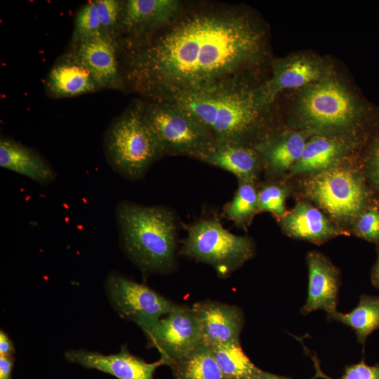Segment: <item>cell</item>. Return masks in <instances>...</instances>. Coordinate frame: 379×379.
Returning <instances> with one entry per match:
<instances>
[{
	"instance_id": "cell-12",
	"label": "cell",
	"mask_w": 379,
	"mask_h": 379,
	"mask_svg": "<svg viewBox=\"0 0 379 379\" xmlns=\"http://www.w3.org/2000/svg\"><path fill=\"white\" fill-rule=\"evenodd\" d=\"M302 113L311 123L321 126H344L354 119L352 97L338 84L324 82L310 88L302 100Z\"/></svg>"
},
{
	"instance_id": "cell-24",
	"label": "cell",
	"mask_w": 379,
	"mask_h": 379,
	"mask_svg": "<svg viewBox=\"0 0 379 379\" xmlns=\"http://www.w3.org/2000/svg\"><path fill=\"white\" fill-rule=\"evenodd\" d=\"M210 348L225 379H264L265 371L250 360L240 342L216 345Z\"/></svg>"
},
{
	"instance_id": "cell-15",
	"label": "cell",
	"mask_w": 379,
	"mask_h": 379,
	"mask_svg": "<svg viewBox=\"0 0 379 379\" xmlns=\"http://www.w3.org/2000/svg\"><path fill=\"white\" fill-rule=\"evenodd\" d=\"M308 267L307 297L301 314L323 310L327 314L336 311L340 286L337 268L323 254L311 251L307 256Z\"/></svg>"
},
{
	"instance_id": "cell-18",
	"label": "cell",
	"mask_w": 379,
	"mask_h": 379,
	"mask_svg": "<svg viewBox=\"0 0 379 379\" xmlns=\"http://www.w3.org/2000/svg\"><path fill=\"white\" fill-rule=\"evenodd\" d=\"M46 88L56 98L72 97L100 90L91 73L72 53L53 66L48 75Z\"/></svg>"
},
{
	"instance_id": "cell-3",
	"label": "cell",
	"mask_w": 379,
	"mask_h": 379,
	"mask_svg": "<svg viewBox=\"0 0 379 379\" xmlns=\"http://www.w3.org/2000/svg\"><path fill=\"white\" fill-rule=\"evenodd\" d=\"M124 251L145 274H163L175 265L178 220L169 208L120 201L115 208Z\"/></svg>"
},
{
	"instance_id": "cell-22",
	"label": "cell",
	"mask_w": 379,
	"mask_h": 379,
	"mask_svg": "<svg viewBox=\"0 0 379 379\" xmlns=\"http://www.w3.org/2000/svg\"><path fill=\"white\" fill-rule=\"evenodd\" d=\"M341 152L342 148L335 140L314 136L306 142L300 159L291 169V174L316 173L334 167Z\"/></svg>"
},
{
	"instance_id": "cell-34",
	"label": "cell",
	"mask_w": 379,
	"mask_h": 379,
	"mask_svg": "<svg viewBox=\"0 0 379 379\" xmlns=\"http://www.w3.org/2000/svg\"><path fill=\"white\" fill-rule=\"evenodd\" d=\"M15 347L8 335L3 330L0 331V355L13 356Z\"/></svg>"
},
{
	"instance_id": "cell-23",
	"label": "cell",
	"mask_w": 379,
	"mask_h": 379,
	"mask_svg": "<svg viewBox=\"0 0 379 379\" xmlns=\"http://www.w3.org/2000/svg\"><path fill=\"white\" fill-rule=\"evenodd\" d=\"M170 366L174 379H225L211 349L204 343L173 362Z\"/></svg>"
},
{
	"instance_id": "cell-16",
	"label": "cell",
	"mask_w": 379,
	"mask_h": 379,
	"mask_svg": "<svg viewBox=\"0 0 379 379\" xmlns=\"http://www.w3.org/2000/svg\"><path fill=\"white\" fill-rule=\"evenodd\" d=\"M284 232L293 237L321 244L338 235L348 234L336 227L318 208L298 203L280 220Z\"/></svg>"
},
{
	"instance_id": "cell-25",
	"label": "cell",
	"mask_w": 379,
	"mask_h": 379,
	"mask_svg": "<svg viewBox=\"0 0 379 379\" xmlns=\"http://www.w3.org/2000/svg\"><path fill=\"white\" fill-rule=\"evenodd\" d=\"M327 318L352 328L358 342L364 347L368 335L379 328V296L362 295L357 306L350 312L336 310L327 314Z\"/></svg>"
},
{
	"instance_id": "cell-10",
	"label": "cell",
	"mask_w": 379,
	"mask_h": 379,
	"mask_svg": "<svg viewBox=\"0 0 379 379\" xmlns=\"http://www.w3.org/2000/svg\"><path fill=\"white\" fill-rule=\"evenodd\" d=\"M119 46L114 35L105 32L74 44L72 55L91 74L100 89L124 87L118 60Z\"/></svg>"
},
{
	"instance_id": "cell-28",
	"label": "cell",
	"mask_w": 379,
	"mask_h": 379,
	"mask_svg": "<svg viewBox=\"0 0 379 379\" xmlns=\"http://www.w3.org/2000/svg\"><path fill=\"white\" fill-rule=\"evenodd\" d=\"M287 189L278 184H267L258 192L260 211L272 213L281 218L286 213L285 209Z\"/></svg>"
},
{
	"instance_id": "cell-11",
	"label": "cell",
	"mask_w": 379,
	"mask_h": 379,
	"mask_svg": "<svg viewBox=\"0 0 379 379\" xmlns=\"http://www.w3.org/2000/svg\"><path fill=\"white\" fill-rule=\"evenodd\" d=\"M184 2L178 0L123 1L119 29L128 35L126 44L142 41L171 23Z\"/></svg>"
},
{
	"instance_id": "cell-7",
	"label": "cell",
	"mask_w": 379,
	"mask_h": 379,
	"mask_svg": "<svg viewBox=\"0 0 379 379\" xmlns=\"http://www.w3.org/2000/svg\"><path fill=\"white\" fill-rule=\"evenodd\" d=\"M307 195L333 218L348 222L362 213L366 190L352 171L332 167L314 173L305 182Z\"/></svg>"
},
{
	"instance_id": "cell-21",
	"label": "cell",
	"mask_w": 379,
	"mask_h": 379,
	"mask_svg": "<svg viewBox=\"0 0 379 379\" xmlns=\"http://www.w3.org/2000/svg\"><path fill=\"white\" fill-rule=\"evenodd\" d=\"M319 76V69L312 62L306 60H296L277 65L273 78L259 89L265 100L270 104L279 90L303 86L317 80Z\"/></svg>"
},
{
	"instance_id": "cell-33",
	"label": "cell",
	"mask_w": 379,
	"mask_h": 379,
	"mask_svg": "<svg viewBox=\"0 0 379 379\" xmlns=\"http://www.w3.org/2000/svg\"><path fill=\"white\" fill-rule=\"evenodd\" d=\"M371 178L379 190V140L373 149L371 161Z\"/></svg>"
},
{
	"instance_id": "cell-17",
	"label": "cell",
	"mask_w": 379,
	"mask_h": 379,
	"mask_svg": "<svg viewBox=\"0 0 379 379\" xmlns=\"http://www.w3.org/2000/svg\"><path fill=\"white\" fill-rule=\"evenodd\" d=\"M0 166L41 185H47L56 178L53 167L40 154L11 138L0 140Z\"/></svg>"
},
{
	"instance_id": "cell-27",
	"label": "cell",
	"mask_w": 379,
	"mask_h": 379,
	"mask_svg": "<svg viewBox=\"0 0 379 379\" xmlns=\"http://www.w3.org/2000/svg\"><path fill=\"white\" fill-rule=\"evenodd\" d=\"M101 32L100 20L94 1L85 4L77 13L72 34V43L91 38Z\"/></svg>"
},
{
	"instance_id": "cell-19",
	"label": "cell",
	"mask_w": 379,
	"mask_h": 379,
	"mask_svg": "<svg viewBox=\"0 0 379 379\" xmlns=\"http://www.w3.org/2000/svg\"><path fill=\"white\" fill-rule=\"evenodd\" d=\"M204 162L234 174L238 180L255 182L262 159L253 147L238 144H215Z\"/></svg>"
},
{
	"instance_id": "cell-9",
	"label": "cell",
	"mask_w": 379,
	"mask_h": 379,
	"mask_svg": "<svg viewBox=\"0 0 379 379\" xmlns=\"http://www.w3.org/2000/svg\"><path fill=\"white\" fill-rule=\"evenodd\" d=\"M146 337L149 345L159 351L160 359L168 366L203 343L192 308L177 305Z\"/></svg>"
},
{
	"instance_id": "cell-4",
	"label": "cell",
	"mask_w": 379,
	"mask_h": 379,
	"mask_svg": "<svg viewBox=\"0 0 379 379\" xmlns=\"http://www.w3.org/2000/svg\"><path fill=\"white\" fill-rule=\"evenodd\" d=\"M107 162L113 171L130 180L144 177L162 157L144 117L143 102L134 101L108 128L104 140Z\"/></svg>"
},
{
	"instance_id": "cell-1",
	"label": "cell",
	"mask_w": 379,
	"mask_h": 379,
	"mask_svg": "<svg viewBox=\"0 0 379 379\" xmlns=\"http://www.w3.org/2000/svg\"><path fill=\"white\" fill-rule=\"evenodd\" d=\"M125 48L124 82L152 100L173 91L250 88L244 72L259 62L264 33L228 4L190 2L168 25Z\"/></svg>"
},
{
	"instance_id": "cell-26",
	"label": "cell",
	"mask_w": 379,
	"mask_h": 379,
	"mask_svg": "<svg viewBox=\"0 0 379 379\" xmlns=\"http://www.w3.org/2000/svg\"><path fill=\"white\" fill-rule=\"evenodd\" d=\"M258 211V192L254 182L238 180L233 199L223 207L225 217L237 227L245 229Z\"/></svg>"
},
{
	"instance_id": "cell-2",
	"label": "cell",
	"mask_w": 379,
	"mask_h": 379,
	"mask_svg": "<svg viewBox=\"0 0 379 379\" xmlns=\"http://www.w3.org/2000/svg\"><path fill=\"white\" fill-rule=\"evenodd\" d=\"M152 100H166L178 105L208 130L215 144L250 147V138L261 126L264 112L269 105L258 88L173 91Z\"/></svg>"
},
{
	"instance_id": "cell-8",
	"label": "cell",
	"mask_w": 379,
	"mask_h": 379,
	"mask_svg": "<svg viewBox=\"0 0 379 379\" xmlns=\"http://www.w3.org/2000/svg\"><path fill=\"white\" fill-rule=\"evenodd\" d=\"M105 291L117 313L138 325L145 335L157 326L163 316L168 314L176 306L147 286L116 272L107 274Z\"/></svg>"
},
{
	"instance_id": "cell-36",
	"label": "cell",
	"mask_w": 379,
	"mask_h": 379,
	"mask_svg": "<svg viewBox=\"0 0 379 379\" xmlns=\"http://www.w3.org/2000/svg\"><path fill=\"white\" fill-rule=\"evenodd\" d=\"M264 379H291V378L265 372Z\"/></svg>"
},
{
	"instance_id": "cell-29",
	"label": "cell",
	"mask_w": 379,
	"mask_h": 379,
	"mask_svg": "<svg viewBox=\"0 0 379 379\" xmlns=\"http://www.w3.org/2000/svg\"><path fill=\"white\" fill-rule=\"evenodd\" d=\"M99 14L102 30L115 36L119 28L123 1L119 0L94 1Z\"/></svg>"
},
{
	"instance_id": "cell-13",
	"label": "cell",
	"mask_w": 379,
	"mask_h": 379,
	"mask_svg": "<svg viewBox=\"0 0 379 379\" xmlns=\"http://www.w3.org/2000/svg\"><path fill=\"white\" fill-rule=\"evenodd\" d=\"M69 362L88 369L108 373L118 379H153L156 369L165 365L162 359L147 363L132 354L126 345L117 354H103L86 350H69L65 352Z\"/></svg>"
},
{
	"instance_id": "cell-20",
	"label": "cell",
	"mask_w": 379,
	"mask_h": 379,
	"mask_svg": "<svg viewBox=\"0 0 379 379\" xmlns=\"http://www.w3.org/2000/svg\"><path fill=\"white\" fill-rule=\"evenodd\" d=\"M306 142L302 133H295L275 140L267 138L255 148L269 170L282 173L291 169L299 161Z\"/></svg>"
},
{
	"instance_id": "cell-35",
	"label": "cell",
	"mask_w": 379,
	"mask_h": 379,
	"mask_svg": "<svg viewBox=\"0 0 379 379\" xmlns=\"http://www.w3.org/2000/svg\"><path fill=\"white\" fill-rule=\"evenodd\" d=\"M371 281L374 286L379 288V255L372 270Z\"/></svg>"
},
{
	"instance_id": "cell-14",
	"label": "cell",
	"mask_w": 379,
	"mask_h": 379,
	"mask_svg": "<svg viewBox=\"0 0 379 379\" xmlns=\"http://www.w3.org/2000/svg\"><path fill=\"white\" fill-rule=\"evenodd\" d=\"M203 343L209 347L228 343H239L244 315L238 307L212 300L194 303Z\"/></svg>"
},
{
	"instance_id": "cell-32",
	"label": "cell",
	"mask_w": 379,
	"mask_h": 379,
	"mask_svg": "<svg viewBox=\"0 0 379 379\" xmlns=\"http://www.w3.org/2000/svg\"><path fill=\"white\" fill-rule=\"evenodd\" d=\"M13 365V356L0 355V379H11Z\"/></svg>"
},
{
	"instance_id": "cell-31",
	"label": "cell",
	"mask_w": 379,
	"mask_h": 379,
	"mask_svg": "<svg viewBox=\"0 0 379 379\" xmlns=\"http://www.w3.org/2000/svg\"><path fill=\"white\" fill-rule=\"evenodd\" d=\"M340 379H379V364L368 366L362 361L349 366Z\"/></svg>"
},
{
	"instance_id": "cell-6",
	"label": "cell",
	"mask_w": 379,
	"mask_h": 379,
	"mask_svg": "<svg viewBox=\"0 0 379 379\" xmlns=\"http://www.w3.org/2000/svg\"><path fill=\"white\" fill-rule=\"evenodd\" d=\"M185 229L180 253L211 265L221 277H228L254 254L250 238L230 232L216 218L200 219Z\"/></svg>"
},
{
	"instance_id": "cell-30",
	"label": "cell",
	"mask_w": 379,
	"mask_h": 379,
	"mask_svg": "<svg viewBox=\"0 0 379 379\" xmlns=\"http://www.w3.org/2000/svg\"><path fill=\"white\" fill-rule=\"evenodd\" d=\"M355 231L366 240L379 242V210L371 207L362 212L356 222Z\"/></svg>"
},
{
	"instance_id": "cell-5",
	"label": "cell",
	"mask_w": 379,
	"mask_h": 379,
	"mask_svg": "<svg viewBox=\"0 0 379 379\" xmlns=\"http://www.w3.org/2000/svg\"><path fill=\"white\" fill-rule=\"evenodd\" d=\"M143 114L162 157L185 156L204 161L215 145L208 130L173 102H143Z\"/></svg>"
}]
</instances>
